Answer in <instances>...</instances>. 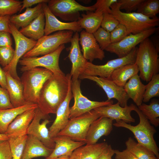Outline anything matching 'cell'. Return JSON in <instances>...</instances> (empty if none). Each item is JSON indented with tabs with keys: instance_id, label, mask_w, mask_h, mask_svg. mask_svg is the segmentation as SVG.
Returning <instances> with one entry per match:
<instances>
[{
	"instance_id": "f546056e",
	"label": "cell",
	"mask_w": 159,
	"mask_h": 159,
	"mask_svg": "<svg viewBox=\"0 0 159 159\" xmlns=\"http://www.w3.org/2000/svg\"><path fill=\"white\" fill-rule=\"evenodd\" d=\"M108 145L104 142L80 146L73 151L69 159H97Z\"/></svg>"
},
{
	"instance_id": "f1b7e54d",
	"label": "cell",
	"mask_w": 159,
	"mask_h": 159,
	"mask_svg": "<svg viewBox=\"0 0 159 159\" xmlns=\"http://www.w3.org/2000/svg\"><path fill=\"white\" fill-rule=\"evenodd\" d=\"M43 3L39 4L33 8H26L22 13L11 16L10 22L18 29L26 26L43 11Z\"/></svg>"
},
{
	"instance_id": "83f0119b",
	"label": "cell",
	"mask_w": 159,
	"mask_h": 159,
	"mask_svg": "<svg viewBox=\"0 0 159 159\" xmlns=\"http://www.w3.org/2000/svg\"><path fill=\"white\" fill-rule=\"evenodd\" d=\"M45 24L44 11L26 26L19 30L26 37L36 41L44 36Z\"/></svg>"
},
{
	"instance_id": "e575fe53",
	"label": "cell",
	"mask_w": 159,
	"mask_h": 159,
	"mask_svg": "<svg viewBox=\"0 0 159 159\" xmlns=\"http://www.w3.org/2000/svg\"><path fill=\"white\" fill-rule=\"evenodd\" d=\"M27 135L9 138L8 139L12 159H21Z\"/></svg>"
},
{
	"instance_id": "681fc988",
	"label": "cell",
	"mask_w": 159,
	"mask_h": 159,
	"mask_svg": "<svg viewBox=\"0 0 159 159\" xmlns=\"http://www.w3.org/2000/svg\"><path fill=\"white\" fill-rule=\"evenodd\" d=\"M114 154L115 150L112 148L110 145H108L97 159H112V158Z\"/></svg>"
},
{
	"instance_id": "8fae6325",
	"label": "cell",
	"mask_w": 159,
	"mask_h": 159,
	"mask_svg": "<svg viewBox=\"0 0 159 159\" xmlns=\"http://www.w3.org/2000/svg\"><path fill=\"white\" fill-rule=\"evenodd\" d=\"M71 89L74 102L73 105L70 108L69 119L84 114L96 108L108 105L113 103L111 100L99 102L89 100L82 94L80 81L79 79L71 80Z\"/></svg>"
},
{
	"instance_id": "9f6ffc18",
	"label": "cell",
	"mask_w": 159,
	"mask_h": 159,
	"mask_svg": "<svg viewBox=\"0 0 159 159\" xmlns=\"http://www.w3.org/2000/svg\"><path fill=\"white\" fill-rule=\"evenodd\" d=\"M56 159H69V156L67 155H62Z\"/></svg>"
},
{
	"instance_id": "ee69618b",
	"label": "cell",
	"mask_w": 159,
	"mask_h": 159,
	"mask_svg": "<svg viewBox=\"0 0 159 159\" xmlns=\"http://www.w3.org/2000/svg\"><path fill=\"white\" fill-rule=\"evenodd\" d=\"M118 0H97L94 4L95 8V11L100 12L103 14L105 13L111 14L110 6L113 4L117 2Z\"/></svg>"
},
{
	"instance_id": "8d00e7d4",
	"label": "cell",
	"mask_w": 159,
	"mask_h": 159,
	"mask_svg": "<svg viewBox=\"0 0 159 159\" xmlns=\"http://www.w3.org/2000/svg\"><path fill=\"white\" fill-rule=\"evenodd\" d=\"M22 1L16 0H0V16H11L20 12Z\"/></svg>"
},
{
	"instance_id": "9a60e30c",
	"label": "cell",
	"mask_w": 159,
	"mask_h": 159,
	"mask_svg": "<svg viewBox=\"0 0 159 159\" xmlns=\"http://www.w3.org/2000/svg\"><path fill=\"white\" fill-rule=\"evenodd\" d=\"M78 79H87L95 82L105 92L107 97V100L115 99L121 106L125 107L127 105L129 98L124 87L116 84L110 78L82 75L80 76Z\"/></svg>"
},
{
	"instance_id": "60d3db41",
	"label": "cell",
	"mask_w": 159,
	"mask_h": 159,
	"mask_svg": "<svg viewBox=\"0 0 159 159\" xmlns=\"http://www.w3.org/2000/svg\"><path fill=\"white\" fill-rule=\"evenodd\" d=\"M119 21L111 14L105 13L103 14L101 27L110 32L119 24Z\"/></svg>"
},
{
	"instance_id": "f6af8a7d",
	"label": "cell",
	"mask_w": 159,
	"mask_h": 159,
	"mask_svg": "<svg viewBox=\"0 0 159 159\" xmlns=\"http://www.w3.org/2000/svg\"><path fill=\"white\" fill-rule=\"evenodd\" d=\"M14 108L11 103L6 89L0 86V109L4 110Z\"/></svg>"
},
{
	"instance_id": "4dcf8cb0",
	"label": "cell",
	"mask_w": 159,
	"mask_h": 159,
	"mask_svg": "<svg viewBox=\"0 0 159 159\" xmlns=\"http://www.w3.org/2000/svg\"><path fill=\"white\" fill-rule=\"evenodd\" d=\"M103 16V14L100 12L87 11L86 14H82L77 21L82 29L93 34L101 27Z\"/></svg>"
},
{
	"instance_id": "30bf717a",
	"label": "cell",
	"mask_w": 159,
	"mask_h": 159,
	"mask_svg": "<svg viewBox=\"0 0 159 159\" xmlns=\"http://www.w3.org/2000/svg\"><path fill=\"white\" fill-rule=\"evenodd\" d=\"M65 48L62 44L55 51L41 57H22L19 63L21 66L20 70L22 72L37 67L47 69L54 74H63L59 65V59L62 50Z\"/></svg>"
},
{
	"instance_id": "5bb4252c",
	"label": "cell",
	"mask_w": 159,
	"mask_h": 159,
	"mask_svg": "<svg viewBox=\"0 0 159 159\" xmlns=\"http://www.w3.org/2000/svg\"><path fill=\"white\" fill-rule=\"evenodd\" d=\"M50 116L43 113L38 107L36 109L35 115L27 129V135H33L47 148L54 149L55 143L49 135L47 125L50 122Z\"/></svg>"
},
{
	"instance_id": "7c38bea8",
	"label": "cell",
	"mask_w": 159,
	"mask_h": 159,
	"mask_svg": "<svg viewBox=\"0 0 159 159\" xmlns=\"http://www.w3.org/2000/svg\"><path fill=\"white\" fill-rule=\"evenodd\" d=\"M9 26L14 38L15 46L13 59L9 64L3 68L5 72H8L14 78L20 80L16 71L18 63L20 59L31 50L36 45L37 41L27 38L22 34L13 24L9 23Z\"/></svg>"
},
{
	"instance_id": "f35d334b",
	"label": "cell",
	"mask_w": 159,
	"mask_h": 159,
	"mask_svg": "<svg viewBox=\"0 0 159 159\" xmlns=\"http://www.w3.org/2000/svg\"><path fill=\"white\" fill-rule=\"evenodd\" d=\"M93 34L100 48L103 50H105L111 43L110 32L101 27Z\"/></svg>"
},
{
	"instance_id": "8992f818",
	"label": "cell",
	"mask_w": 159,
	"mask_h": 159,
	"mask_svg": "<svg viewBox=\"0 0 159 159\" xmlns=\"http://www.w3.org/2000/svg\"><path fill=\"white\" fill-rule=\"evenodd\" d=\"M73 33L71 30H64L44 35L37 41L34 47L23 57H37L51 53L61 45L70 42Z\"/></svg>"
},
{
	"instance_id": "7bdbcfd3",
	"label": "cell",
	"mask_w": 159,
	"mask_h": 159,
	"mask_svg": "<svg viewBox=\"0 0 159 159\" xmlns=\"http://www.w3.org/2000/svg\"><path fill=\"white\" fill-rule=\"evenodd\" d=\"M144 0H118L120 10H125L126 13L137 10L140 4Z\"/></svg>"
},
{
	"instance_id": "d590c367",
	"label": "cell",
	"mask_w": 159,
	"mask_h": 159,
	"mask_svg": "<svg viewBox=\"0 0 159 159\" xmlns=\"http://www.w3.org/2000/svg\"><path fill=\"white\" fill-rule=\"evenodd\" d=\"M136 12L150 18L157 17L156 15L159 13V0H144Z\"/></svg>"
},
{
	"instance_id": "4fadbf2b",
	"label": "cell",
	"mask_w": 159,
	"mask_h": 159,
	"mask_svg": "<svg viewBox=\"0 0 159 159\" xmlns=\"http://www.w3.org/2000/svg\"><path fill=\"white\" fill-rule=\"evenodd\" d=\"M158 29L155 27L135 34H130L117 42L111 43L105 50L116 54L118 58L123 57L128 54L138 44L155 33Z\"/></svg>"
},
{
	"instance_id": "b9f144b4",
	"label": "cell",
	"mask_w": 159,
	"mask_h": 159,
	"mask_svg": "<svg viewBox=\"0 0 159 159\" xmlns=\"http://www.w3.org/2000/svg\"><path fill=\"white\" fill-rule=\"evenodd\" d=\"M127 35V31L125 26L120 24L110 32L111 43L117 42Z\"/></svg>"
},
{
	"instance_id": "52a82bcc",
	"label": "cell",
	"mask_w": 159,
	"mask_h": 159,
	"mask_svg": "<svg viewBox=\"0 0 159 159\" xmlns=\"http://www.w3.org/2000/svg\"><path fill=\"white\" fill-rule=\"evenodd\" d=\"M100 117L99 114L93 110L69 119L66 126L57 135L65 136L73 140L86 143V137L90 125Z\"/></svg>"
},
{
	"instance_id": "cb8c5ba5",
	"label": "cell",
	"mask_w": 159,
	"mask_h": 159,
	"mask_svg": "<svg viewBox=\"0 0 159 159\" xmlns=\"http://www.w3.org/2000/svg\"><path fill=\"white\" fill-rule=\"evenodd\" d=\"M53 150L46 147L36 137L27 135L21 159H32L39 157L46 158Z\"/></svg>"
},
{
	"instance_id": "816d5d0a",
	"label": "cell",
	"mask_w": 159,
	"mask_h": 159,
	"mask_svg": "<svg viewBox=\"0 0 159 159\" xmlns=\"http://www.w3.org/2000/svg\"><path fill=\"white\" fill-rule=\"evenodd\" d=\"M49 1L48 0H24L22 1V7L19 13L25 8H29L36 4H38L44 3H47Z\"/></svg>"
},
{
	"instance_id": "e0dca14e",
	"label": "cell",
	"mask_w": 159,
	"mask_h": 159,
	"mask_svg": "<svg viewBox=\"0 0 159 159\" xmlns=\"http://www.w3.org/2000/svg\"><path fill=\"white\" fill-rule=\"evenodd\" d=\"M79 37L78 32H75L70 42V46L67 49L69 51L68 57L72 63L70 73L72 80L79 79L88 62L81 52L79 45Z\"/></svg>"
},
{
	"instance_id": "bcb514c9",
	"label": "cell",
	"mask_w": 159,
	"mask_h": 159,
	"mask_svg": "<svg viewBox=\"0 0 159 159\" xmlns=\"http://www.w3.org/2000/svg\"><path fill=\"white\" fill-rule=\"evenodd\" d=\"M0 159H12L8 140H0Z\"/></svg>"
},
{
	"instance_id": "44dd1931",
	"label": "cell",
	"mask_w": 159,
	"mask_h": 159,
	"mask_svg": "<svg viewBox=\"0 0 159 159\" xmlns=\"http://www.w3.org/2000/svg\"><path fill=\"white\" fill-rule=\"evenodd\" d=\"M113 120L107 117H100L90 125L86 138L87 145L97 143L103 136L108 135L113 130Z\"/></svg>"
},
{
	"instance_id": "d6986e66",
	"label": "cell",
	"mask_w": 159,
	"mask_h": 159,
	"mask_svg": "<svg viewBox=\"0 0 159 159\" xmlns=\"http://www.w3.org/2000/svg\"><path fill=\"white\" fill-rule=\"evenodd\" d=\"M79 42L85 58L92 62L95 59L102 60L105 57L104 50L100 48L93 34L82 30L79 35Z\"/></svg>"
},
{
	"instance_id": "484cf974",
	"label": "cell",
	"mask_w": 159,
	"mask_h": 159,
	"mask_svg": "<svg viewBox=\"0 0 159 159\" xmlns=\"http://www.w3.org/2000/svg\"><path fill=\"white\" fill-rule=\"evenodd\" d=\"M123 87L129 98L132 100L137 106L142 104L146 85L142 83L138 74L129 79Z\"/></svg>"
},
{
	"instance_id": "7dc6e473",
	"label": "cell",
	"mask_w": 159,
	"mask_h": 159,
	"mask_svg": "<svg viewBox=\"0 0 159 159\" xmlns=\"http://www.w3.org/2000/svg\"><path fill=\"white\" fill-rule=\"evenodd\" d=\"M11 33L5 31H0V47L12 46V40Z\"/></svg>"
},
{
	"instance_id": "ba28073f",
	"label": "cell",
	"mask_w": 159,
	"mask_h": 159,
	"mask_svg": "<svg viewBox=\"0 0 159 159\" xmlns=\"http://www.w3.org/2000/svg\"><path fill=\"white\" fill-rule=\"evenodd\" d=\"M138 48V47H136L127 55L110 60L103 65H96L88 61L80 75L110 78L112 72L117 69L126 65L135 63Z\"/></svg>"
},
{
	"instance_id": "c3c4849f",
	"label": "cell",
	"mask_w": 159,
	"mask_h": 159,
	"mask_svg": "<svg viewBox=\"0 0 159 159\" xmlns=\"http://www.w3.org/2000/svg\"><path fill=\"white\" fill-rule=\"evenodd\" d=\"M115 159H138L127 149L122 151L115 150Z\"/></svg>"
},
{
	"instance_id": "7402d4cb",
	"label": "cell",
	"mask_w": 159,
	"mask_h": 159,
	"mask_svg": "<svg viewBox=\"0 0 159 159\" xmlns=\"http://www.w3.org/2000/svg\"><path fill=\"white\" fill-rule=\"evenodd\" d=\"M36 108L28 110L17 116L9 125L5 134L9 138L27 135V129Z\"/></svg>"
},
{
	"instance_id": "2e32d148",
	"label": "cell",
	"mask_w": 159,
	"mask_h": 159,
	"mask_svg": "<svg viewBox=\"0 0 159 159\" xmlns=\"http://www.w3.org/2000/svg\"><path fill=\"white\" fill-rule=\"evenodd\" d=\"M135 105L133 104L125 107L121 106L118 102L115 104L96 108L94 110L100 116L109 118L113 121L121 120L127 123L135 122V120L131 115Z\"/></svg>"
},
{
	"instance_id": "4316f807",
	"label": "cell",
	"mask_w": 159,
	"mask_h": 159,
	"mask_svg": "<svg viewBox=\"0 0 159 159\" xmlns=\"http://www.w3.org/2000/svg\"><path fill=\"white\" fill-rule=\"evenodd\" d=\"M38 107L36 104L28 103L16 108L0 109V134H5L9 125L18 115L27 110Z\"/></svg>"
},
{
	"instance_id": "7a4b0ae2",
	"label": "cell",
	"mask_w": 159,
	"mask_h": 159,
	"mask_svg": "<svg viewBox=\"0 0 159 159\" xmlns=\"http://www.w3.org/2000/svg\"><path fill=\"white\" fill-rule=\"evenodd\" d=\"M158 52L149 38L141 42L138 47L135 63L138 68L140 79L147 82L159 73Z\"/></svg>"
},
{
	"instance_id": "277c9868",
	"label": "cell",
	"mask_w": 159,
	"mask_h": 159,
	"mask_svg": "<svg viewBox=\"0 0 159 159\" xmlns=\"http://www.w3.org/2000/svg\"><path fill=\"white\" fill-rule=\"evenodd\" d=\"M53 74L49 70L41 67H35L23 72L20 79L26 103L37 104L44 83Z\"/></svg>"
},
{
	"instance_id": "ffe728a7",
	"label": "cell",
	"mask_w": 159,
	"mask_h": 159,
	"mask_svg": "<svg viewBox=\"0 0 159 159\" xmlns=\"http://www.w3.org/2000/svg\"><path fill=\"white\" fill-rule=\"evenodd\" d=\"M71 82H70L67 96L63 102L58 108L56 118L49 128V135L53 138L63 130L67 124L69 120L70 114L69 104L73 97L71 89Z\"/></svg>"
},
{
	"instance_id": "11a10c76",
	"label": "cell",
	"mask_w": 159,
	"mask_h": 159,
	"mask_svg": "<svg viewBox=\"0 0 159 159\" xmlns=\"http://www.w3.org/2000/svg\"><path fill=\"white\" fill-rule=\"evenodd\" d=\"M9 137L5 134H0V140H8Z\"/></svg>"
},
{
	"instance_id": "1f68e13d",
	"label": "cell",
	"mask_w": 159,
	"mask_h": 159,
	"mask_svg": "<svg viewBox=\"0 0 159 159\" xmlns=\"http://www.w3.org/2000/svg\"><path fill=\"white\" fill-rule=\"evenodd\" d=\"M139 72L138 68L135 63L128 64L115 70L110 78L116 84L123 87L129 79Z\"/></svg>"
},
{
	"instance_id": "d6a6232c",
	"label": "cell",
	"mask_w": 159,
	"mask_h": 159,
	"mask_svg": "<svg viewBox=\"0 0 159 159\" xmlns=\"http://www.w3.org/2000/svg\"><path fill=\"white\" fill-rule=\"evenodd\" d=\"M150 123L155 127L159 125V102L158 100L153 99L149 105L142 103L137 107Z\"/></svg>"
},
{
	"instance_id": "6da1fadb",
	"label": "cell",
	"mask_w": 159,
	"mask_h": 159,
	"mask_svg": "<svg viewBox=\"0 0 159 159\" xmlns=\"http://www.w3.org/2000/svg\"><path fill=\"white\" fill-rule=\"evenodd\" d=\"M71 80L70 73L54 74L44 83L39 95L38 108L44 114H56L65 99Z\"/></svg>"
},
{
	"instance_id": "ab89813d",
	"label": "cell",
	"mask_w": 159,
	"mask_h": 159,
	"mask_svg": "<svg viewBox=\"0 0 159 159\" xmlns=\"http://www.w3.org/2000/svg\"><path fill=\"white\" fill-rule=\"evenodd\" d=\"M14 54V49L12 46L0 47V64L3 68L11 62Z\"/></svg>"
},
{
	"instance_id": "f907efd6",
	"label": "cell",
	"mask_w": 159,
	"mask_h": 159,
	"mask_svg": "<svg viewBox=\"0 0 159 159\" xmlns=\"http://www.w3.org/2000/svg\"><path fill=\"white\" fill-rule=\"evenodd\" d=\"M10 16L9 15L0 16V31L7 32L11 33L9 26Z\"/></svg>"
},
{
	"instance_id": "3957f363",
	"label": "cell",
	"mask_w": 159,
	"mask_h": 159,
	"mask_svg": "<svg viewBox=\"0 0 159 159\" xmlns=\"http://www.w3.org/2000/svg\"><path fill=\"white\" fill-rule=\"evenodd\" d=\"M134 111L137 113L139 118V122L137 125L133 126L120 120L116 121L113 123V125L117 127H123L131 131L138 143L150 149L159 159V148L154 138L157 132L156 130L135 105Z\"/></svg>"
},
{
	"instance_id": "5b68a950",
	"label": "cell",
	"mask_w": 159,
	"mask_h": 159,
	"mask_svg": "<svg viewBox=\"0 0 159 159\" xmlns=\"http://www.w3.org/2000/svg\"><path fill=\"white\" fill-rule=\"evenodd\" d=\"M110 9L112 15L126 28L127 35L135 34L159 25V18L157 16L150 18L137 12H123L117 1L112 5Z\"/></svg>"
},
{
	"instance_id": "6f0895ef",
	"label": "cell",
	"mask_w": 159,
	"mask_h": 159,
	"mask_svg": "<svg viewBox=\"0 0 159 159\" xmlns=\"http://www.w3.org/2000/svg\"><path fill=\"white\" fill-rule=\"evenodd\" d=\"M149 159H158V158L154 155L150 157Z\"/></svg>"
},
{
	"instance_id": "db71d44e",
	"label": "cell",
	"mask_w": 159,
	"mask_h": 159,
	"mask_svg": "<svg viewBox=\"0 0 159 159\" xmlns=\"http://www.w3.org/2000/svg\"><path fill=\"white\" fill-rule=\"evenodd\" d=\"M152 42L153 44L155 47L156 50L159 52V37L154 36L152 38V39H151Z\"/></svg>"
},
{
	"instance_id": "74e56055",
	"label": "cell",
	"mask_w": 159,
	"mask_h": 159,
	"mask_svg": "<svg viewBox=\"0 0 159 159\" xmlns=\"http://www.w3.org/2000/svg\"><path fill=\"white\" fill-rule=\"evenodd\" d=\"M159 96V74L154 75L146 85L143 102H147L152 98Z\"/></svg>"
},
{
	"instance_id": "836d02e7",
	"label": "cell",
	"mask_w": 159,
	"mask_h": 159,
	"mask_svg": "<svg viewBox=\"0 0 159 159\" xmlns=\"http://www.w3.org/2000/svg\"><path fill=\"white\" fill-rule=\"evenodd\" d=\"M127 150L134 154L138 159H149L155 155L150 149L143 145L136 142L131 137L125 142Z\"/></svg>"
},
{
	"instance_id": "603a6c76",
	"label": "cell",
	"mask_w": 159,
	"mask_h": 159,
	"mask_svg": "<svg viewBox=\"0 0 159 159\" xmlns=\"http://www.w3.org/2000/svg\"><path fill=\"white\" fill-rule=\"evenodd\" d=\"M52 138L55 147L51 154L44 159H56L62 155L69 157L75 149L86 144L84 142L73 140L64 135H57Z\"/></svg>"
},
{
	"instance_id": "d4e9b609",
	"label": "cell",
	"mask_w": 159,
	"mask_h": 159,
	"mask_svg": "<svg viewBox=\"0 0 159 159\" xmlns=\"http://www.w3.org/2000/svg\"><path fill=\"white\" fill-rule=\"evenodd\" d=\"M7 85L6 90L11 103L14 108L23 106L26 102L24 97L23 88L21 80L13 77L5 72Z\"/></svg>"
},
{
	"instance_id": "f5cc1de1",
	"label": "cell",
	"mask_w": 159,
	"mask_h": 159,
	"mask_svg": "<svg viewBox=\"0 0 159 159\" xmlns=\"http://www.w3.org/2000/svg\"><path fill=\"white\" fill-rule=\"evenodd\" d=\"M0 86L6 89L7 85L5 72L0 66Z\"/></svg>"
},
{
	"instance_id": "ac0fdd59",
	"label": "cell",
	"mask_w": 159,
	"mask_h": 159,
	"mask_svg": "<svg viewBox=\"0 0 159 159\" xmlns=\"http://www.w3.org/2000/svg\"><path fill=\"white\" fill-rule=\"evenodd\" d=\"M43 4L45 20L44 35H48L57 31L71 30L73 32H78L82 30L78 21L70 22H62L51 12L47 3H44Z\"/></svg>"
},
{
	"instance_id": "9c48e42d",
	"label": "cell",
	"mask_w": 159,
	"mask_h": 159,
	"mask_svg": "<svg viewBox=\"0 0 159 159\" xmlns=\"http://www.w3.org/2000/svg\"><path fill=\"white\" fill-rule=\"evenodd\" d=\"M52 14L66 21H77L80 11H95L94 5L83 6L74 0H51L47 4Z\"/></svg>"
}]
</instances>
